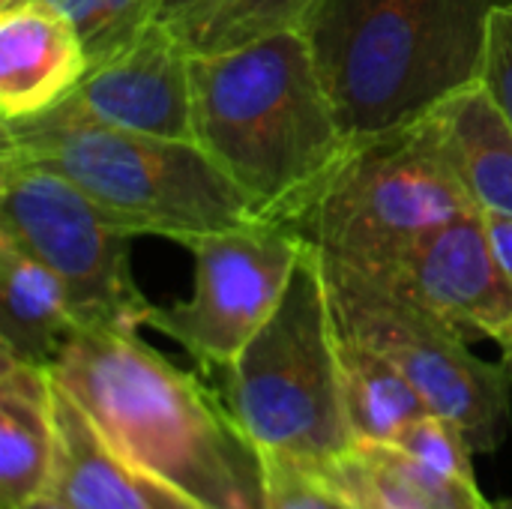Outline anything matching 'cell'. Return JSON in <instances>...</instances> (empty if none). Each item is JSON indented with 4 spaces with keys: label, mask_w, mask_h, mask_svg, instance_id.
I'll return each instance as SVG.
<instances>
[{
    "label": "cell",
    "mask_w": 512,
    "mask_h": 509,
    "mask_svg": "<svg viewBox=\"0 0 512 509\" xmlns=\"http://www.w3.org/2000/svg\"><path fill=\"white\" fill-rule=\"evenodd\" d=\"M483 216H486L492 249H495L504 273L510 276L512 282V216H501V213H483Z\"/></svg>",
    "instance_id": "obj_23"
},
{
    "label": "cell",
    "mask_w": 512,
    "mask_h": 509,
    "mask_svg": "<svg viewBox=\"0 0 512 509\" xmlns=\"http://www.w3.org/2000/svg\"><path fill=\"white\" fill-rule=\"evenodd\" d=\"M264 471V509H336L339 504L309 468L264 456Z\"/></svg>",
    "instance_id": "obj_21"
},
{
    "label": "cell",
    "mask_w": 512,
    "mask_h": 509,
    "mask_svg": "<svg viewBox=\"0 0 512 509\" xmlns=\"http://www.w3.org/2000/svg\"><path fill=\"white\" fill-rule=\"evenodd\" d=\"M393 444L399 450H405L411 459L423 462L426 468H432L444 477L477 483L474 462H471V456L477 450H474L471 438L465 435V429L444 414L429 411V414L417 417Z\"/></svg>",
    "instance_id": "obj_20"
},
{
    "label": "cell",
    "mask_w": 512,
    "mask_h": 509,
    "mask_svg": "<svg viewBox=\"0 0 512 509\" xmlns=\"http://www.w3.org/2000/svg\"><path fill=\"white\" fill-rule=\"evenodd\" d=\"M57 447L48 495L69 509H204L120 456L54 384Z\"/></svg>",
    "instance_id": "obj_13"
},
{
    "label": "cell",
    "mask_w": 512,
    "mask_h": 509,
    "mask_svg": "<svg viewBox=\"0 0 512 509\" xmlns=\"http://www.w3.org/2000/svg\"><path fill=\"white\" fill-rule=\"evenodd\" d=\"M321 264L336 327L384 354L429 411L465 429L477 453H495L510 432L507 366L477 357L465 333L390 282L324 252Z\"/></svg>",
    "instance_id": "obj_7"
},
{
    "label": "cell",
    "mask_w": 512,
    "mask_h": 509,
    "mask_svg": "<svg viewBox=\"0 0 512 509\" xmlns=\"http://www.w3.org/2000/svg\"><path fill=\"white\" fill-rule=\"evenodd\" d=\"M312 474L348 509H489L477 483L444 477L396 444L354 441Z\"/></svg>",
    "instance_id": "obj_15"
},
{
    "label": "cell",
    "mask_w": 512,
    "mask_h": 509,
    "mask_svg": "<svg viewBox=\"0 0 512 509\" xmlns=\"http://www.w3.org/2000/svg\"><path fill=\"white\" fill-rule=\"evenodd\" d=\"M489 509H512V498H510V501H498V504H489Z\"/></svg>",
    "instance_id": "obj_28"
},
{
    "label": "cell",
    "mask_w": 512,
    "mask_h": 509,
    "mask_svg": "<svg viewBox=\"0 0 512 509\" xmlns=\"http://www.w3.org/2000/svg\"><path fill=\"white\" fill-rule=\"evenodd\" d=\"M54 384L129 462L204 509H264V456L192 372L138 330H75L51 363Z\"/></svg>",
    "instance_id": "obj_1"
},
{
    "label": "cell",
    "mask_w": 512,
    "mask_h": 509,
    "mask_svg": "<svg viewBox=\"0 0 512 509\" xmlns=\"http://www.w3.org/2000/svg\"><path fill=\"white\" fill-rule=\"evenodd\" d=\"M213 0H150V18L153 21H165V24H174L204 6H210Z\"/></svg>",
    "instance_id": "obj_24"
},
{
    "label": "cell",
    "mask_w": 512,
    "mask_h": 509,
    "mask_svg": "<svg viewBox=\"0 0 512 509\" xmlns=\"http://www.w3.org/2000/svg\"><path fill=\"white\" fill-rule=\"evenodd\" d=\"M336 354L354 441L393 444L417 417L429 414L426 399L384 354L339 327Z\"/></svg>",
    "instance_id": "obj_18"
},
{
    "label": "cell",
    "mask_w": 512,
    "mask_h": 509,
    "mask_svg": "<svg viewBox=\"0 0 512 509\" xmlns=\"http://www.w3.org/2000/svg\"><path fill=\"white\" fill-rule=\"evenodd\" d=\"M57 447L51 369L0 357V509L45 495Z\"/></svg>",
    "instance_id": "obj_16"
},
{
    "label": "cell",
    "mask_w": 512,
    "mask_h": 509,
    "mask_svg": "<svg viewBox=\"0 0 512 509\" xmlns=\"http://www.w3.org/2000/svg\"><path fill=\"white\" fill-rule=\"evenodd\" d=\"M222 399L261 456L318 471L354 444L315 246L306 243L282 303L222 369Z\"/></svg>",
    "instance_id": "obj_5"
},
{
    "label": "cell",
    "mask_w": 512,
    "mask_h": 509,
    "mask_svg": "<svg viewBox=\"0 0 512 509\" xmlns=\"http://www.w3.org/2000/svg\"><path fill=\"white\" fill-rule=\"evenodd\" d=\"M465 210H477L426 123L360 141L285 228L318 252L384 273Z\"/></svg>",
    "instance_id": "obj_6"
},
{
    "label": "cell",
    "mask_w": 512,
    "mask_h": 509,
    "mask_svg": "<svg viewBox=\"0 0 512 509\" xmlns=\"http://www.w3.org/2000/svg\"><path fill=\"white\" fill-rule=\"evenodd\" d=\"M18 509H69V507H66V504H60L57 498H51V495L45 492V495H39V498H33V501L21 504Z\"/></svg>",
    "instance_id": "obj_26"
},
{
    "label": "cell",
    "mask_w": 512,
    "mask_h": 509,
    "mask_svg": "<svg viewBox=\"0 0 512 509\" xmlns=\"http://www.w3.org/2000/svg\"><path fill=\"white\" fill-rule=\"evenodd\" d=\"M369 276L390 282L465 336L501 342L512 330V282L480 210H465L390 270Z\"/></svg>",
    "instance_id": "obj_11"
},
{
    "label": "cell",
    "mask_w": 512,
    "mask_h": 509,
    "mask_svg": "<svg viewBox=\"0 0 512 509\" xmlns=\"http://www.w3.org/2000/svg\"><path fill=\"white\" fill-rule=\"evenodd\" d=\"M75 330L63 282L0 231V357L51 369Z\"/></svg>",
    "instance_id": "obj_17"
},
{
    "label": "cell",
    "mask_w": 512,
    "mask_h": 509,
    "mask_svg": "<svg viewBox=\"0 0 512 509\" xmlns=\"http://www.w3.org/2000/svg\"><path fill=\"white\" fill-rule=\"evenodd\" d=\"M444 162L480 213L512 216V123L474 81L423 117Z\"/></svg>",
    "instance_id": "obj_14"
},
{
    "label": "cell",
    "mask_w": 512,
    "mask_h": 509,
    "mask_svg": "<svg viewBox=\"0 0 512 509\" xmlns=\"http://www.w3.org/2000/svg\"><path fill=\"white\" fill-rule=\"evenodd\" d=\"M45 3H51L54 9H60L72 24H75V30L84 36V30L90 27V21H93V15H96V9H99V0H45Z\"/></svg>",
    "instance_id": "obj_25"
},
{
    "label": "cell",
    "mask_w": 512,
    "mask_h": 509,
    "mask_svg": "<svg viewBox=\"0 0 512 509\" xmlns=\"http://www.w3.org/2000/svg\"><path fill=\"white\" fill-rule=\"evenodd\" d=\"M3 153L78 186L129 237L180 246L258 222L240 189L195 141L108 129L51 111L3 120Z\"/></svg>",
    "instance_id": "obj_4"
},
{
    "label": "cell",
    "mask_w": 512,
    "mask_h": 509,
    "mask_svg": "<svg viewBox=\"0 0 512 509\" xmlns=\"http://www.w3.org/2000/svg\"><path fill=\"white\" fill-rule=\"evenodd\" d=\"M498 345H501V357H504L501 363L507 366V372L512 375V330L504 336V339H501V342H498Z\"/></svg>",
    "instance_id": "obj_27"
},
{
    "label": "cell",
    "mask_w": 512,
    "mask_h": 509,
    "mask_svg": "<svg viewBox=\"0 0 512 509\" xmlns=\"http://www.w3.org/2000/svg\"><path fill=\"white\" fill-rule=\"evenodd\" d=\"M495 3L321 0L303 33L345 135H390L480 81Z\"/></svg>",
    "instance_id": "obj_3"
},
{
    "label": "cell",
    "mask_w": 512,
    "mask_h": 509,
    "mask_svg": "<svg viewBox=\"0 0 512 509\" xmlns=\"http://www.w3.org/2000/svg\"><path fill=\"white\" fill-rule=\"evenodd\" d=\"M90 69L75 24L45 0H15L0 12L3 120L42 114L63 102Z\"/></svg>",
    "instance_id": "obj_12"
},
{
    "label": "cell",
    "mask_w": 512,
    "mask_h": 509,
    "mask_svg": "<svg viewBox=\"0 0 512 509\" xmlns=\"http://www.w3.org/2000/svg\"><path fill=\"white\" fill-rule=\"evenodd\" d=\"M321 0H213L180 18L171 30L192 54L231 51L276 33L303 30Z\"/></svg>",
    "instance_id": "obj_19"
},
{
    "label": "cell",
    "mask_w": 512,
    "mask_h": 509,
    "mask_svg": "<svg viewBox=\"0 0 512 509\" xmlns=\"http://www.w3.org/2000/svg\"><path fill=\"white\" fill-rule=\"evenodd\" d=\"M108 129L195 141L192 51L165 21H147L129 42L90 63L72 93L48 108Z\"/></svg>",
    "instance_id": "obj_10"
},
{
    "label": "cell",
    "mask_w": 512,
    "mask_h": 509,
    "mask_svg": "<svg viewBox=\"0 0 512 509\" xmlns=\"http://www.w3.org/2000/svg\"><path fill=\"white\" fill-rule=\"evenodd\" d=\"M336 509H348V507H345V504H336Z\"/></svg>",
    "instance_id": "obj_29"
},
{
    "label": "cell",
    "mask_w": 512,
    "mask_h": 509,
    "mask_svg": "<svg viewBox=\"0 0 512 509\" xmlns=\"http://www.w3.org/2000/svg\"><path fill=\"white\" fill-rule=\"evenodd\" d=\"M480 81L512 123V3H495L489 15V42Z\"/></svg>",
    "instance_id": "obj_22"
},
{
    "label": "cell",
    "mask_w": 512,
    "mask_h": 509,
    "mask_svg": "<svg viewBox=\"0 0 512 509\" xmlns=\"http://www.w3.org/2000/svg\"><path fill=\"white\" fill-rule=\"evenodd\" d=\"M192 297L153 306L147 327L174 339L207 372H222L282 303L306 243L285 225L252 222L186 243Z\"/></svg>",
    "instance_id": "obj_9"
},
{
    "label": "cell",
    "mask_w": 512,
    "mask_h": 509,
    "mask_svg": "<svg viewBox=\"0 0 512 509\" xmlns=\"http://www.w3.org/2000/svg\"><path fill=\"white\" fill-rule=\"evenodd\" d=\"M195 144L258 222L291 225L354 150L303 30L192 54Z\"/></svg>",
    "instance_id": "obj_2"
},
{
    "label": "cell",
    "mask_w": 512,
    "mask_h": 509,
    "mask_svg": "<svg viewBox=\"0 0 512 509\" xmlns=\"http://www.w3.org/2000/svg\"><path fill=\"white\" fill-rule=\"evenodd\" d=\"M0 231L66 288L78 330H141L153 303L129 267V234L78 186L0 150Z\"/></svg>",
    "instance_id": "obj_8"
}]
</instances>
